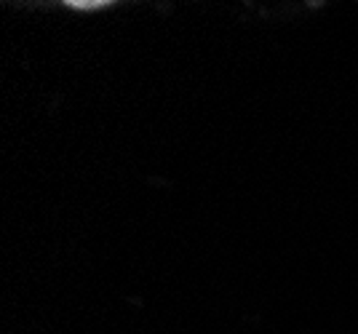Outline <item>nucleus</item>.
I'll use <instances>...</instances> for the list:
<instances>
[{
  "label": "nucleus",
  "instance_id": "obj_1",
  "mask_svg": "<svg viewBox=\"0 0 358 334\" xmlns=\"http://www.w3.org/2000/svg\"><path fill=\"white\" fill-rule=\"evenodd\" d=\"M73 8H96V6H105L102 0H94V3H70Z\"/></svg>",
  "mask_w": 358,
  "mask_h": 334
}]
</instances>
